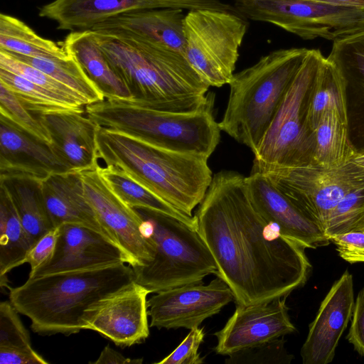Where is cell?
<instances>
[{
	"label": "cell",
	"instance_id": "cell-25",
	"mask_svg": "<svg viewBox=\"0 0 364 364\" xmlns=\"http://www.w3.org/2000/svg\"><path fill=\"white\" fill-rule=\"evenodd\" d=\"M41 181L23 176L0 178V185L8 191L32 246L54 228L44 203Z\"/></svg>",
	"mask_w": 364,
	"mask_h": 364
},
{
	"label": "cell",
	"instance_id": "cell-34",
	"mask_svg": "<svg viewBox=\"0 0 364 364\" xmlns=\"http://www.w3.org/2000/svg\"><path fill=\"white\" fill-rule=\"evenodd\" d=\"M0 83L13 92L34 115L73 111L85 112L49 90L3 69H0Z\"/></svg>",
	"mask_w": 364,
	"mask_h": 364
},
{
	"label": "cell",
	"instance_id": "cell-6",
	"mask_svg": "<svg viewBox=\"0 0 364 364\" xmlns=\"http://www.w3.org/2000/svg\"><path fill=\"white\" fill-rule=\"evenodd\" d=\"M309 49L273 51L233 75L227 107L218 123L239 143L256 151Z\"/></svg>",
	"mask_w": 364,
	"mask_h": 364
},
{
	"label": "cell",
	"instance_id": "cell-8",
	"mask_svg": "<svg viewBox=\"0 0 364 364\" xmlns=\"http://www.w3.org/2000/svg\"><path fill=\"white\" fill-rule=\"evenodd\" d=\"M323 58L320 50L309 49L254 153L252 172L313 164L315 134L309 126L307 112L312 85Z\"/></svg>",
	"mask_w": 364,
	"mask_h": 364
},
{
	"label": "cell",
	"instance_id": "cell-4",
	"mask_svg": "<svg viewBox=\"0 0 364 364\" xmlns=\"http://www.w3.org/2000/svg\"><path fill=\"white\" fill-rule=\"evenodd\" d=\"M127 263L72 272L28 277L9 288V301L41 336H70L83 329L82 318L92 304L134 280Z\"/></svg>",
	"mask_w": 364,
	"mask_h": 364
},
{
	"label": "cell",
	"instance_id": "cell-24",
	"mask_svg": "<svg viewBox=\"0 0 364 364\" xmlns=\"http://www.w3.org/2000/svg\"><path fill=\"white\" fill-rule=\"evenodd\" d=\"M107 98H130L131 93L98 46L92 30L70 32L63 41Z\"/></svg>",
	"mask_w": 364,
	"mask_h": 364
},
{
	"label": "cell",
	"instance_id": "cell-38",
	"mask_svg": "<svg viewBox=\"0 0 364 364\" xmlns=\"http://www.w3.org/2000/svg\"><path fill=\"white\" fill-rule=\"evenodd\" d=\"M285 341H274L234 353L225 360L228 364H289L294 356L284 347Z\"/></svg>",
	"mask_w": 364,
	"mask_h": 364
},
{
	"label": "cell",
	"instance_id": "cell-11",
	"mask_svg": "<svg viewBox=\"0 0 364 364\" xmlns=\"http://www.w3.org/2000/svg\"><path fill=\"white\" fill-rule=\"evenodd\" d=\"M259 173L323 230L344 196L364 184V168L353 161L338 167L309 164L267 168Z\"/></svg>",
	"mask_w": 364,
	"mask_h": 364
},
{
	"label": "cell",
	"instance_id": "cell-45",
	"mask_svg": "<svg viewBox=\"0 0 364 364\" xmlns=\"http://www.w3.org/2000/svg\"><path fill=\"white\" fill-rule=\"evenodd\" d=\"M352 161L360 166L364 168V152H358Z\"/></svg>",
	"mask_w": 364,
	"mask_h": 364
},
{
	"label": "cell",
	"instance_id": "cell-17",
	"mask_svg": "<svg viewBox=\"0 0 364 364\" xmlns=\"http://www.w3.org/2000/svg\"><path fill=\"white\" fill-rule=\"evenodd\" d=\"M218 0H55L39 9L41 17L58 23V29L92 30L120 14L156 9H217Z\"/></svg>",
	"mask_w": 364,
	"mask_h": 364
},
{
	"label": "cell",
	"instance_id": "cell-21",
	"mask_svg": "<svg viewBox=\"0 0 364 364\" xmlns=\"http://www.w3.org/2000/svg\"><path fill=\"white\" fill-rule=\"evenodd\" d=\"M185 16L181 9L135 11L111 18L92 31L127 36L184 55Z\"/></svg>",
	"mask_w": 364,
	"mask_h": 364
},
{
	"label": "cell",
	"instance_id": "cell-30",
	"mask_svg": "<svg viewBox=\"0 0 364 364\" xmlns=\"http://www.w3.org/2000/svg\"><path fill=\"white\" fill-rule=\"evenodd\" d=\"M100 172L114 193L128 205L135 209H145L174 217L197 230L195 215L189 216L154 194L127 176L119 168L100 165Z\"/></svg>",
	"mask_w": 364,
	"mask_h": 364
},
{
	"label": "cell",
	"instance_id": "cell-42",
	"mask_svg": "<svg viewBox=\"0 0 364 364\" xmlns=\"http://www.w3.org/2000/svg\"><path fill=\"white\" fill-rule=\"evenodd\" d=\"M350 321L347 339L355 350L364 356V287L355 300Z\"/></svg>",
	"mask_w": 364,
	"mask_h": 364
},
{
	"label": "cell",
	"instance_id": "cell-1",
	"mask_svg": "<svg viewBox=\"0 0 364 364\" xmlns=\"http://www.w3.org/2000/svg\"><path fill=\"white\" fill-rule=\"evenodd\" d=\"M195 217L216 262L215 275L229 286L237 304L287 297L307 282L312 267L306 248L259 214L238 172L213 175Z\"/></svg>",
	"mask_w": 364,
	"mask_h": 364
},
{
	"label": "cell",
	"instance_id": "cell-15",
	"mask_svg": "<svg viewBox=\"0 0 364 364\" xmlns=\"http://www.w3.org/2000/svg\"><path fill=\"white\" fill-rule=\"evenodd\" d=\"M119 263L134 265L122 248L104 235L84 225L66 223L60 225L53 255L31 271L28 277L95 269Z\"/></svg>",
	"mask_w": 364,
	"mask_h": 364
},
{
	"label": "cell",
	"instance_id": "cell-27",
	"mask_svg": "<svg viewBox=\"0 0 364 364\" xmlns=\"http://www.w3.org/2000/svg\"><path fill=\"white\" fill-rule=\"evenodd\" d=\"M313 164L338 167L353 160L358 153L350 136L349 122L336 112L326 113L315 131Z\"/></svg>",
	"mask_w": 364,
	"mask_h": 364
},
{
	"label": "cell",
	"instance_id": "cell-40",
	"mask_svg": "<svg viewBox=\"0 0 364 364\" xmlns=\"http://www.w3.org/2000/svg\"><path fill=\"white\" fill-rule=\"evenodd\" d=\"M329 239L344 260L350 264L364 262V230L334 235Z\"/></svg>",
	"mask_w": 364,
	"mask_h": 364
},
{
	"label": "cell",
	"instance_id": "cell-20",
	"mask_svg": "<svg viewBox=\"0 0 364 364\" xmlns=\"http://www.w3.org/2000/svg\"><path fill=\"white\" fill-rule=\"evenodd\" d=\"M71 171L48 145L0 117V178L23 176L43 181Z\"/></svg>",
	"mask_w": 364,
	"mask_h": 364
},
{
	"label": "cell",
	"instance_id": "cell-44",
	"mask_svg": "<svg viewBox=\"0 0 364 364\" xmlns=\"http://www.w3.org/2000/svg\"><path fill=\"white\" fill-rule=\"evenodd\" d=\"M337 6L364 10V0H309Z\"/></svg>",
	"mask_w": 364,
	"mask_h": 364
},
{
	"label": "cell",
	"instance_id": "cell-29",
	"mask_svg": "<svg viewBox=\"0 0 364 364\" xmlns=\"http://www.w3.org/2000/svg\"><path fill=\"white\" fill-rule=\"evenodd\" d=\"M0 49L32 58H73L63 42L55 43L42 38L20 19L4 14L0 15Z\"/></svg>",
	"mask_w": 364,
	"mask_h": 364
},
{
	"label": "cell",
	"instance_id": "cell-12",
	"mask_svg": "<svg viewBox=\"0 0 364 364\" xmlns=\"http://www.w3.org/2000/svg\"><path fill=\"white\" fill-rule=\"evenodd\" d=\"M100 163L80 171L84 196L110 239L132 258V267L152 260L155 247L145 233L138 210L128 205L111 188Z\"/></svg>",
	"mask_w": 364,
	"mask_h": 364
},
{
	"label": "cell",
	"instance_id": "cell-16",
	"mask_svg": "<svg viewBox=\"0 0 364 364\" xmlns=\"http://www.w3.org/2000/svg\"><path fill=\"white\" fill-rule=\"evenodd\" d=\"M286 298L248 306L237 304L224 327L214 333L218 341L215 353L228 356L294 333L296 328L290 320Z\"/></svg>",
	"mask_w": 364,
	"mask_h": 364
},
{
	"label": "cell",
	"instance_id": "cell-28",
	"mask_svg": "<svg viewBox=\"0 0 364 364\" xmlns=\"http://www.w3.org/2000/svg\"><path fill=\"white\" fill-rule=\"evenodd\" d=\"M32 247L14 204L0 185V284L7 286V274L23 264Z\"/></svg>",
	"mask_w": 364,
	"mask_h": 364
},
{
	"label": "cell",
	"instance_id": "cell-39",
	"mask_svg": "<svg viewBox=\"0 0 364 364\" xmlns=\"http://www.w3.org/2000/svg\"><path fill=\"white\" fill-rule=\"evenodd\" d=\"M205 332L203 328L196 327L183 341L168 355L157 364H202L204 358L198 353L200 344L203 342Z\"/></svg>",
	"mask_w": 364,
	"mask_h": 364
},
{
	"label": "cell",
	"instance_id": "cell-41",
	"mask_svg": "<svg viewBox=\"0 0 364 364\" xmlns=\"http://www.w3.org/2000/svg\"><path fill=\"white\" fill-rule=\"evenodd\" d=\"M60 233V226H58L43 235L28 250L23 264H29L33 271L48 261L55 251Z\"/></svg>",
	"mask_w": 364,
	"mask_h": 364
},
{
	"label": "cell",
	"instance_id": "cell-37",
	"mask_svg": "<svg viewBox=\"0 0 364 364\" xmlns=\"http://www.w3.org/2000/svg\"><path fill=\"white\" fill-rule=\"evenodd\" d=\"M0 117L34 138L48 144L52 139L36 116L24 107L18 97L0 83Z\"/></svg>",
	"mask_w": 364,
	"mask_h": 364
},
{
	"label": "cell",
	"instance_id": "cell-32",
	"mask_svg": "<svg viewBox=\"0 0 364 364\" xmlns=\"http://www.w3.org/2000/svg\"><path fill=\"white\" fill-rule=\"evenodd\" d=\"M327 58L345 78L347 92L358 91L364 100V30L334 41ZM363 112L364 114V108ZM362 124L358 133L360 139L358 152H364V120Z\"/></svg>",
	"mask_w": 364,
	"mask_h": 364
},
{
	"label": "cell",
	"instance_id": "cell-10",
	"mask_svg": "<svg viewBox=\"0 0 364 364\" xmlns=\"http://www.w3.org/2000/svg\"><path fill=\"white\" fill-rule=\"evenodd\" d=\"M246 17L270 23L299 37L336 41L364 30V10L309 0H235Z\"/></svg>",
	"mask_w": 364,
	"mask_h": 364
},
{
	"label": "cell",
	"instance_id": "cell-23",
	"mask_svg": "<svg viewBox=\"0 0 364 364\" xmlns=\"http://www.w3.org/2000/svg\"><path fill=\"white\" fill-rule=\"evenodd\" d=\"M41 188L54 228L66 223L81 225L100 232L112 241L84 196L79 172L71 171L51 174L41 181Z\"/></svg>",
	"mask_w": 364,
	"mask_h": 364
},
{
	"label": "cell",
	"instance_id": "cell-18",
	"mask_svg": "<svg viewBox=\"0 0 364 364\" xmlns=\"http://www.w3.org/2000/svg\"><path fill=\"white\" fill-rule=\"evenodd\" d=\"M353 275L346 269L322 301L301 349L303 364H327L351 320L354 306Z\"/></svg>",
	"mask_w": 364,
	"mask_h": 364
},
{
	"label": "cell",
	"instance_id": "cell-13",
	"mask_svg": "<svg viewBox=\"0 0 364 364\" xmlns=\"http://www.w3.org/2000/svg\"><path fill=\"white\" fill-rule=\"evenodd\" d=\"M149 294L132 281L90 305L83 316V329L96 331L122 348L144 342L149 336Z\"/></svg>",
	"mask_w": 364,
	"mask_h": 364
},
{
	"label": "cell",
	"instance_id": "cell-31",
	"mask_svg": "<svg viewBox=\"0 0 364 364\" xmlns=\"http://www.w3.org/2000/svg\"><path fill=\"white\" fill-rule=\"evenodd\" d=\"M9 301L0 304V364H48L32 347L29 333Z\"/></svg>",
	"mask_w": 364,
	"mask_h": 364
},
{
	"label": "cell",
	"instance_id": "cell-2",
	"mask_svg": "<svg viewBox=\"0 0 364 364\" xmlns=\"http://www.w3.org/2000/svg\"><path fill=\"white\" fill-rule=\"evenodd\" d=\"M93 31L98 46L132 99L166 111L189 112L211 92L184 55L133 38Z\"/></svg>",
	"mask_w": 364,
	"mask_h": 364
},
{
	"label": "cell",
	"instance_id": "cell-9",
	"mask_svg": "<svg viewBox=\"0 0 364 364\" xmlns=\"http://www.w3.org/2000/svg\"><path fill=\"white\" fill-rule=\"evenodd\" d=\"M246 31V22L229 10L198 9L186 14L184 55L208 85L229 84Z\"/></svg>",
	"mask_w": 364,
	"mask_h": 364
},
{
	"label": "cell",
	"instance_id": "cell-36",
	"mask_svg": "<svg viewBox=\"0 0 364 364\" xmlns=\"http://www.w3.org/2000/svg\"><path fill=\"white\" fill-rule=\"evenodd\" d=\"M358 230H364V184L344 196L324 227L328 237Z\"/></svg>",
	"mask_w": 364,
	"mask_h": 364
},
{
	"label": "cell",
	"instance_id": "cell-5",
	"mask_svg": "<svg viewBox=\"0 0 364 364\" xmlns=\"http://www.w3.org/2000/svg\"><path fill=\"white\" fill-rule=\"evenodd\" d=\"M214 93L189 112L159 109L132 98H107L88 104L85 113L98 126L127 134L151 144L209 159L220 139L213 115Z\"/></svg>",
	"mask_w": 364,
	"mask_h": 364
},
{
	"label": "cell",
	"instance_id": "cell-3",
	"mask_svg": "<svg viewBox=\"0 0 364 364\" xmlns=\"http://www.w3.org/2000/svg\"><path fill=\"white\" fill-rule=\"evenodd\" d=\"M97 145L105 166L119 168L189 216L213 179L208 158L168 150L125 133L98 126Z\"/></svg>",
	"mask_w": 364,
	"mask_h": 364
},
{
	"label": "cell",
	"instance_id": "cell-43",
	"mask_svg": "<svg viewBox=\"0 0 364 364\" xmlns=\"http://www.w3.org/2000/svg\"><path fill=\"white\" fill-rule=\"evenodd\" d=\"M142 359H131L125 358L119 352L110 348L109 346L105 347L101 352L98 359L95 362H90L91 363L99 364V363H141Z\"/></svg>",
	"mask_w": 364,
	"mask_h": 364
},
{
	"label": "cell",
	"instance_id": "cell-14",
	"mask_svg": "<svg viewBox=\"0 0 364 364\" xmlns=\"http://www.w3.org/2000/svg\"><path fill=\"white\" fill-rule=\"evenodd\" d=\"M233 293L220 277L208 284H189L157 292L147 301L151 327L192 329L218 314Z\"/></svg>",
	"mask_w": 364,
	"mask_h": 364
},
{
	"label": "cell",
	"instance_id": "cell-35",
	"mask_svg": "<svg viewBox=\"0 0 364 364\" xmlns=\"http://www.w3.org/2000/svg\"><path fill=\"white\" fill-rule=\"evenodd\" d=\"M0 69L25 77L55 94L79 109L85 111V106L88 104L84 97L70 87L35 67L16 58L3 49H0Z\"/></svg>",
	"mask_w": 364,
	"mask_h": 364
},
{
	"label": "cell",
	"instance_id": "cell-19",
	"mask_svg": "<svg viewBox=\"0 0 364 364\" xmlns=\"http://www.w3.org/2000/svg\"><path fill=\"white\" fill-rule=\"evenodd\" d=\"M249 196L256 210L282 235L305 248L316 249L331 242L323 228L300 210L263 173L245 177Z\"/></svg>",
	"mask_w": 364,
	"mask_h": 364
},
{
	"label": "cell",
	"instance_id": "cell-22",
	"mask_svg": "<svg viewBox=\"0 0 364 364\" xmlns=\"http://www.w3.org/2000/svg\"><path fill=\"white\" fill-rule=\"evenodd\" d=\"M81 112L35 115L45 126L55 153L70 171L80 172L99 163L97 124Z\"/></svg>",
	"mask_w": 364,
	"mask_h": 364
},
{
	"label": "cell",
	"instance_id": "cell-7",
	"mask_svg": "<svg viewBox=\"0 0 364 364\" xmlns=\"http://www.w3.org/2000/svg\"><path fill=\"white\" fill-rule=\"evenodd\" d=\"M155 247L154 258L133 268L134 280L150 293L200 283L216 274V262L197 230L171 215L136 209Z\"/></svg>",
	"mask_w": 364,
	"mask_h": 364
},
{
	"label": "cell",
	"instance_id": "cell-26",
	"mask_svg": "<svg viewBox=\"0 0 364 364\" xmlns=\"http://www.w3.org/2000/svg\"><path fill=\"white\" fill-rule=\"evenodd\" d=\"M332 111L348 120L347 85L336 65L323 58L309 97L307 121L311 129L314 132L323 115Z\"/></svg>",
	"mask_w": 364,
	"mask_h": 364
},
{
	"label": "cell",
	"instance_id": "cell-33",
	"mask_svg": "<svg viewBox=\"0 0 364 364\" xmlns=\"http://www.w3.org/2000/svg\"><path fill=\"white\" fill-rule=\"evenodd\" d=\"M10 53L70 87L84 97L88 104L105 100L103 92L73 56L68 60H58Z\"/></svg>",
	"mask_w": 364,
	"mask_h": 364
}]
</instances>
